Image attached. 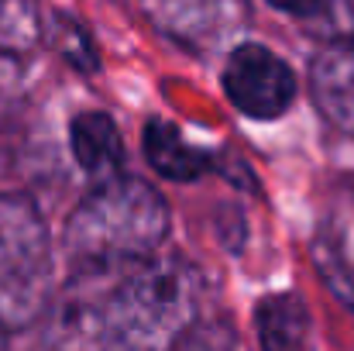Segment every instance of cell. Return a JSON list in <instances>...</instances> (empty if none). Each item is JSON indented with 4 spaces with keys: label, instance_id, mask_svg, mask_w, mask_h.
Returning <instances> with one entry per match:
<instances>
[{
    "label": "cell",
    "instance_id": "6da1fadb",
    "mask_svg": "<svg viewBox=\"0 0 354 351\" xmlns=\"http://www.w3.org/2000/svg\"><path fill=\"white\" fill-rule=\"evenodd\" d=\"M196 310V269L179 255L151 251L114 265H76L45 317L52 345L151 351L179 345Z\"/></svg>",
    "mask_w": 354,
    "mask_h": 351
},
{
    "label": "cell",
    "instance_id": "7a4b0ae2",
    "mask_svg": "<svg viewBox=\"0 0 354 351\" xmlns=\"http://www.w3.org/2000/svg\"><path fill=\"white\" fill-rule=\"evenodd\" d=\"M165 197L138 176L100 179L66 221V251L76 265H114L151 255L169 237Z\"/></svg>",
    "mask_w": 354,
    "mask_h": 351
},
{
    "label": "cell",
    "instance_id": "3957f363",
    "mask_svg": "<svg viewBox=\"0 0 354 351\" xmlns=\"http://www.w3.org/2000/svg\"><path fill=\"white\" fill-rule=\"evenodd\" d=\"M52 303V241L24 193H0V327H28Z\"/></svg>",
    "mask_w": 354,
    "mask_h": 351
},
{
    "label": "cell",
    "instance_id": "277c9868",
    "mask_svg": "<svg viewBox=\"0 0 354 351\" xmlns=\"http://www.w3.org/2000/svg\"><path fill=\"white\" fill-rule=\"evenodd\" d=\"M224 93L234 104V111L254 120H272L292 107L296 76L272 48L244 42L231 48L224 62Z\"/></svg>",
    "mask_w": 354,
    "mask_h": 351
},
{
    "label": "cell",
    "instance_id": "5b68a950",
    "mask_svg": "<svg viewBox=\"0 0 354 351\" xmlns=\"http://www.w3.org/2000/svg\"><path fill=\"white\" fill-rule=\"evenodd\" d=\"M148 10L169 38L200 48L234 24L237 0H148Z\"/></svg>",
    "mask_w": 354,
    "mask_h": 351
},
{
    "label": "cell",
    "instance_id": "8992f818",
    "mask_svg": "<svg viewBox=\"0 0 354 351\" xmlns=\"http://www.w3.org/2000/svg\"><path fill=\"white\" fill-rule=\"evenodd\" d=\"M310 93L317 111L354 138V45L324 48L310 62Z\"/></svg>",
    "mask_w": 354,
    "mask_h": 351
},
{
    "label": "cell",
    "instance_id": "52a82bcc",
    "mask_svg": "<svg viewBox=\"0 0 354 351\" xmlns=\"http://www.w3.org/2000/svg\"><path fill=\"white\" fill-rule=\"evenodd\" d=\"M69 145L83 172L93 179L118 176L124 169V141H120L118 124L100 111H83L69 124Z\"/></svg>",
    "mask_w": 354,
    "mask_h": 351
},
{
    "label": "cell",
    "instance_id": "ba28073f",
    "mask_svg": "<svg viewBox=\"0 0 354 351\" xmlns=\"http://www.w3.org/2000/svg\"><path fill=\"white\" fill-rule=\"evenodd\" d=\"M141 148H145V159L148 165L172 179V183H189V179H200L207 169H210V155L200 152L196 145H189L176 124L169 120H148L145 124V134H141Z\"/></svg>",
    "mask_w": 354,
    "mask_h": 351
},
{
    "label": "cell",
    "instance_id": "9c48e42d",
    "mask_svg": "<svg viewBox=\"0 0 354 351\" xmlns=\"http://www.w3.org/2000/svg\"><path fill=\"white\" fill-rule=\"evenodd\" d=\"M254 334L268 351L303 348L310 338V310L299 293H275L254 307Z\"/></svg>",
    "mask_w": 354,
    "mask_h": 351
},
{
    "label": "cell",
    "instance_id": "30bf717a",
    "mask_svg": "<svg viewBox=\"0 0 354 351\" xmlns=\"http://www.w3.org/2000/svg\"><path fill=\"white\" fill-rule=\"evenodd\" d=\"M45 35V21L35 0H0V52H31Z\"/></svg>",
    "mask_w": 354,
    "mask_h": 351
},
{
    "label": "cell",
    "instance_id": "8fae6325",
    "mask_svg": "<svg viewBox=\"0 0 354 351\" xmlns=\"http://www.w3.org/2000/svg\"><path fill=\"white\" fill-rule=\"evenodd\" d=\"M48 31H52V45L59 48V55H62L73 69H80V73H97V69H100V59H97V52H93V42H90V35L83 31L80 21L59 14V17L48 24Z\"/></svg>",
    "mask_w": 354,
    "mask_h": 351
},
{
    "label": "cell",
    "instance_id": "7c38bea8",
    "mask_svg": "<svg viewBox=\"0 0 354 351\" xmlns=\"http://www.w3.org/2000/svg\"><path fill=\"white\" fill-rule=\"evenodd\" d=\"M268 3L289 17H320L327 10V0H268Z\"/></svg>",
    "mask_w": 354,
    "mask_h": 351
},
{
    "label": "cell",
    "instance_id": "4fadbf2b",
    "mask_svg": "<svg viewBox=\"0 0 354 351\" xmlns=\"http://www.w3.org/2000/svg\"><path fill=\"white\" fill-rule=\"evenodd\" d=\"M17 80H21V66H17V59H14L10 52H0V100H7V97L14 93Z\"/></svg>",
    "mask_w": 354,
    "mask_h": 351
},
{
    "label": "cell",
    "instance_id": "5bb4252c",
    "mask_svg": "<svg viewBox=\"0 0 354 351\" xmlns=\"http://www.w3.org/2000/svg\"><path fill=\"white\" fill-rule=\"evenodd\" d=\"M7 345V327H0V348Z\"/></svg>",
    "mask_w": 354,
    "mask_h": 351
}]
</instances>
